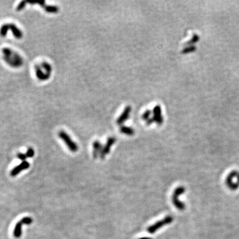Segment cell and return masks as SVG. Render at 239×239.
<instances>
[{
  "label": "cell",
  "instance_id": "obj_1",
  "mask_svg": "<svg viewBox=\"0 0 239 239\" xmlns=\"http://www.w3.org/2000/svg\"><path fill=\"white\" fill-rule=\"evenodd\" d=\"M3 58L7 63L12 67L19 68L22 67L23 63V58L9 48L5 47L2 49Z\"/></svg>",
  "mask_w": 239,
  "mask_h": 239
},
{
  "label": "cell",
  "instance_id": "obj_5",
  "mask_svg": "<svg viewBox=\"0 0 239 239\" xmlns=\"http://www.w3.org/2000/svg\"><path fill=\"white\" fill-rule=\"evenodd\" d=\"M184 192L185 188L183 187H179L175 190L174 194H173L172 202L174 203V206L179 210H183L185 209L184 203L179 200V197L182 195Z\"/></svg>",
  "mask_w": 239,
  "mask_h": 239
},
{
  "label": "cell",
  "instance_id": "obj_22",
  "mask_svg": "<svg viewBox=\"0 0 239 239\" xmlns=\"http://www.w3.org/2000/svg\"><path fill=\"white\" fill-rule=\"evenodd\" d=\"M17 158H18L21 160L23 161H25V159L27 158L25 154H22V153H18L17 154Z\"/></svg>",
  "mask_w": 239,
  "mask_h": 239
},
{
  "label": "cell",
  "instance_id": "obj_7",
  "mask_svg": "<svg viewBox=\"0 0 239 239\" xmlns=\"http://www.w3.org/2000/svg\"><path fill=\"white\" fill-rule=\"evenodd\" d=\"M116 141V138H114V137H110L108 138V140H107V141H106L105 145L102 147L101 152H100V158L105 159V158L108 154V153L110 151V148H111L112 145L115 144Z\"/></svg>",
  "mask_w": 239,
  "mask_h": 239
},
{
  "label": "cell",
  "instance_id": "obj_19",
  "mask_svg": "<svg viewBox=\"0 0 239 239\" xmlns=\"http://www.w3.org/2000/svg\"><path fill=\"white\" fill-rule=\"evenodd\" d=\"M27 3V1L21 2L19 3V5H17V8H16L17 11V12H20V11H22V10H23L26 7Z\"/></svg>",
  "mask_w": 239,
  "mask_h": 239
},
{
  "label": "cell",
  "instance_id": "obj_4",
  "mask_svg": "<svg viewBox=\"0 0 239 239\" xmlns=\"http://www.w3.org/2000/svg\"><path fill=\"white\" fill-rule=\"evenodd\" d=\"M173 221H174V218H173L171 216H167L166 217H165L164 219L158 221L156 223L152 224L151 226L148 227L147 231L148 233L153 234L155 233L158 230H159V228H161L164 226H165V225L171 223Z\"/></svg>",
  "mask_w": 239,
  "mask_h": 239
},
{
  "label": "cell",
  "instance_id": "obj_17",
  "mask_svg": "<svg viewBox=\"0 0 239 239\" xmlns=\"http://www.w3.org/2000/svg\"><path fill=\"white\" fill-rule=\"evenodd\" d=\"M33 220L32 218H31L29 217H25L21 220V222L23 223V224H27V225L31 224L33 223Z\"/></svg>",
  "mask_w": 239,
  "mask_h": 239
},
{
  "label": "cell",
  "instance_id": "obj_15",
  "mask_svg": "<svg viewBox=\"0 0 239 239\" xmlns=\"http://www.w3.org/2000/svg\"><path fill=\"white\" fill-rule=\"evenodd\" d=\"M45 11L48 13H57L59 12V8L56 5H46L44 7Z\"/></svg>",
  "mask_w": 239,
  "mask_h": 239
},
{
  "label": "cell",
  "instance_id": "obj_16",
  "mask_svg": "<svg viewBox=\"0 0 239 239\" xmlns=\"http://www.w3.org/2000/svg\"><path fill=\"white\" fill-rule=\"evenodd\" d=\"M41 67L43 68V69H45V71H46V72H48V73H51L52 67H51V65L49 63H47V62H45V61L42 62V63H41Z\"/></svg>",
  "mask_w": 239,
  "mask_h": 239
},
{
  "label": "cell",
  "instance_id": "obj_20",
  "mask_svg": "<svg viewBox=\"0 0 239 239\" xmlns=\"http://www.w3.org/2000/svg\"><path fill=\"white\" fill-rule=\"evenodd\" d=\"M27 3H30V4H39L41 7L45 6V2L43 1V0H41V1H27Z\"/></svg>",
  "mask_w": 239,
  "mask_h": 239
},
{
  "label": "cell",
  "instance_id": "obj_12",
  "mask_svg": "<svg viewBox=\"0 0 239 239\" xmlns=\"http://www.w3.org/2000/svg\"><path fill=\"white\" fill-rule=\"evenodd\" d=\"M102 144L98 140H96L93 143V157L94 158H97L100 155V152L102 150Z\"/></svg>",
  "mask_w": 239,
  "mask_h": 239
},
{
  "label": "cell",
  "instance_id": "obj_11",
  "mask_svg": "<svg viewBox=\"0 0 239 239\" xmlns=\"http://www.w3.org/2000/svg\"><path fill=\"white\" fill-rule=\"evenodd\" d=\"M35 70L36 77L39 78L40 81H47V80L51 77V73L44 72L42 71V69H41V67H39V66L35 65Z\"/></svg>",
  "mask_w": 239,
  "mask_h": 239
},
{
  "label": "cell",
  "instance_id": "obj_21",
  "mask_svg": "<svg viewBox=\"0 0 239 239\" xmlns=\"http://www.w3.org/2000/svg\"><path fill=\"white\" fill-rule=\"evenodd\" d=\"M34 154H35V151L32 148H29L25 154L27 158H33L34 156Z\"/></svg>",
  "mask_w": 239,
  "mask_h": 239
},
{
  "label": "cell",
  "instance_id": "obj_8",
  "mask_svg": "<svg viewBox=\"0 0 239 239\" xmlns=\"http://www.w3.org/2000/svg\"><path fill=\"white\" fill-rule=\"evenodd\" d=\"M153 119L154 120V122L158 124V125H161L164 122V118L162 117L161 114V107L159 105H156L155 106L154 109H153Z\"/></svg>",
  "mask_w": 239,
  "mask_h": 239
},
{
  "label": "cell",
  "instance_id": "obj_24",
  "mask_svg": "<svg viewBox=\"0 0 239 239\" xmlns=\"http://www.w3.org/2000/svg\"><path fill=\"white\" fill-rule=\"evenodd\" d=\"M140 239H152V238L149 237H143V238H140Z\"/></svg>",
  "mask_w": 239,
  "mask_h": 239
},
{
  "label": "cell",
  "instance_id": "obj_13",
  "mask_svg": "<svg viewBox=\"0 0 239 239\" xmlns=\"http://www.w3.org/2000/svg\"><path fill=\"white\" fill-rule=\"evenodd\" d=\"M23 223L19 221V222H17L14 227V230H13V236L14 237L19 238L22 235V226Z\"/></svg>",
  "mask_w": 239,
  "mask_h": 239
},
{
  "label": "cell",
  "instance_id": "obj_9",
  "mask_svg": "<svg viewBox=\"0 0 239 239\" xmlns=\"http://www.w3.org/2000/svg\"><path fill=\"white\" fill-rule=\"evenodd\" d=\"M131 111V108L130 106H127L125 109L124 110L123 112L121 114V115L118 117V118L116 120V124L118 125H122L129 118L130 112Z\"/></svg>",
  "mask_w": 239,
  "mask_h": 239
},
{
  "label": "cell",
  "instance_id": "obj_6",
  "mask_svg": "<svg viewBox=\"0 0 239 239\" xmlns=\"http://www.w3.org/2000/svg\"><path fill=\"white\" fill-rule=\"evenodd\" d=\"M227 185L232 190L237 189L239 187V172L234 171L228 175Z\"/></svg>",
  "mask_w": 239,
  "mask_h": 239
},
{
  "label": "cell",
  "instance_id": "obj_14",
  "mask_svg": "<svg viewBox=\"0 0 239 239\" xmlns=\"http://www.w3.org/2000/svg\"><path fill=\"white\" fill-rule=\"evenodd\" d=\"M120 131L121 133L127 135V136H133L135 133V130L132 128L126 126H120Z\"/></svg>",
  "mask_w": 239,
  "mask_h": 239
},
{
  "label": "cell",
  "instance_id": "obj_10",
  "mask_svg": "<svg viewBox=\"0 0 239 239\" xmlns=\"http://www.w3.org/2000/svg\"><path fill=\"white\" fill-rule=\"evenodd\" d=\"M29 163L28 161H23L21 163V164L16 166L14 168H13L12 170L10 172V175L12 177H15L16 175H18L20 172H22V171L25 170V169H28L29 168Z\"/></svg>",
  "mask_w": 239,
  "mask_h": 239
},
{
  "label": "cell",
  "instance_id": "obj_2",
  "mask_svg": "<svg viewBox=\"0 0 239 239\" xmlns=\"http://www.w3.org/2000/svg\"><path fill=\"white\" fill-rule=\"evenodd\" d=\"M8 30L12 31L13 35L16 39H20L23 37V32L13 23H8L3 25L0 29V35L2 37H5L8 34Z\"/></svg>",
  "mask_w": 239,
  "mask_h": 239
},
{
  "label": "cell",
  "instance_id": "obj_3",
  "mask_svg": "<svg viewBox=\"0 0 239 239\" xmlns=\"http://www.w3.org/2000/svg\"><path fill=\"white\" fill-rule=\"evenodd\" d=\"M58 136L61 139L63 140L65 143L66 145L68 147V150L72 152H77L78 150V147L77 144L72 141L71 138L64 131H60L58 132Z\"/></svg>",
  "mask_w": 239,
  "mask_h": 239
},
{
  "label": "cell",
  "instance_id": "obj_18",
  "mask_svg": "<svg viewBox=\"0 0 239 239\" xmlns=\"http://www.w3.org/2000/svg\"><path fill=\"white\" fill-rule=\"evenodd\" d=\"M151 111L150 110H145V111L144 112V114H142V116H141V118H142V119L144 120L147 121L148 120H149L151 118Z\"/></svg>",
  "mask_w": 239,
  "mask_h": 239
},
{
  "label": "cell",
  "instance_id": "obj_23",
  "mask_svg": "<svg viewBox=\"0 0 239 239\" xmlns=\"http://www.w3.org/2000/svg\"><path fill=\"white\" fill-rule=\"evenodd\" d=\"M154 119H153V118H150V119L149 120H148L147 121H146V124L148 126H149V125H151V124H152V123H154Z\"/></svg>",
  "mask_w": 239,
  "mask_h": 239
}]
</instances>
